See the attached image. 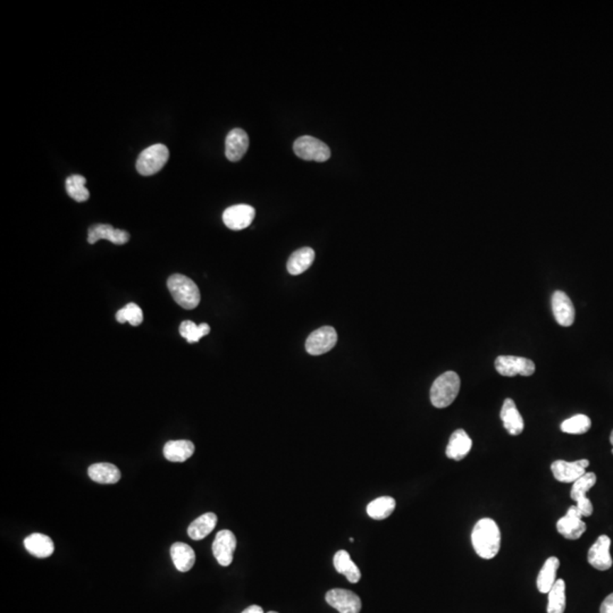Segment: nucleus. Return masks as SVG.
I'll list each match as a JSON object with an SVG mask.
<instances>
[{"label":"nucleus","mask_w":613,"mask_h":613,"mask_svg":"<svg viewBox=\"0 0 613 613\" xmlns=\"http://www.w3.org/2000/svg\"><path fill=\"white\" fill-rule=\"evenodd\" d=\"M471 543L477 556L482 559H493L501 548V531L497 522L490 518L477 521L473 533Z\"/></svg>","instance_id":"f257e3e1"},{"label":"nucleus","mask_w":613,"mask_h":613,"mask_svg":"<svg viewBox=\"0 0 613 613\" xmlns=\"http://www.w3.org/2000/svg\"><path fill=\"white\" fill-rule=\"evenodd\" d=\"M167 287L176 304L184 309H194L200 304V291L197 284L181 274H174L167 280Z\"/></svg>","instance_id":"f03ea898"},{"label":"nucleus","mask_w":613,"mask_h":613,"mask_svg":"<svg viewBox=\"0 0 613 613\" xmlns=\"http://www.w3.org/2000/svg\"><path fill=\"white\" fill-rule=\"evenodd\" d=\"M459 375L455 372H446L435 380L431 387V402L435 408L443 409L450 406L459 394Z\"/></svg>","instance_id":"7ed1b4c3"},{"label":"nucleus","mask_w":613,"mask_h":613,"mask_svg":"<svg viewBox=\"0 0 613 613\" xmlns=\"http://www.w3.org/2000/svg\"><path fill=\"white\" fill-rule=\"evenodd\" d=\"M170 158L168 148L162 143L150 145L142 151L136 160V170L142 176H151L162 170Z\"/></svg>","instance_id":"20e7f679"},{"label":"nucleus","mask_w":613,"mask_h":613,"mask_svg":"<svg viewBox=\"0 0 613 613\" xmlns=\"http://www.w3.org/2000/svg\"><path fill=\"white\" fill-rule=\"evenodd\" d=\"M293 151L299 158L308 162H324L331 157L328 145L309 136H301L295 140Z\"/></svg>","instance_id":"39448f33"},{"label":"nucleus","mask_w":613,"mask_h":613,"mask_svg":"<svg viewBox=\"0 0 613 613\" xmlns=\"http://www.w3.org/2000/svg\"><path fill=\"white\" fill-rule=\"evenodd\" d=\"M495 369L505 377H514L517 375L531 376L535 372V363L528 358L516 355H499L495 360Z\"/></svg>","instance_id":"423d86ee"},{"label":"nucleus","mask_w":613,"mask_h":613,"mask_svg":"<svg viewBox=\"0 0 613 613\" xmlns=\"http://www.w3.org/2000/svg\"><path fill=\"white\" fill-rule=\"evenodd\" d=\"M336 342H338V333L334 327H321L314 331L306 338V350L309 355H324L331 351Z\"/></svg>","instance_id":"0eeeda50"},{"label":"nucleus","mask_w":613,"mask_h":613,"mask_svg":"<svg viewBox=\"0 0 613 613\" xmlns=\"http://www.w3.org/2000/svg\"><path fill=\"white\" fill-rule=\"evenodd\" d=\"M596 484V475L594 473H586L580 478L573 482L571 487V499L577 503V508L582 517H590L593 514V504L587 499L586 494Z\"/></svg>","instance_id":"6e6552de"},{"label":"nucleus","mask_w":613,"mask_h":613,"mask_svg":"<svg viewBox=\"0 0 613 613\" xmlns=\"http://www.w3.org/2000/svg\"><path fill=\"white\" fill-rule=\"evenodd\" d=\"M582 514L577 505H571L567 514L556 522V529L560 535L567 539H578L587 529V526L582 520Z\"/></svg>","instance_id":"1a4fd4ad"},{"label":"nucleus","mask_w":613,"mask_h":613,"mask_svg":"<svg viewBox=\"0 0 613 613\" xmlns=\"http://www.w3.org/2000/svg\"><path fill=\"white\" fill-rule=\"evenodd\" d=\"M326 602L340 613H360L361 600L351 590L334 588L326 593Z\"/></svg>","instance_id":"9d476101"},{"label":"nucleus","mask_w":613,"mask_h":613,"mask_svg":"<svg viewBox=\"0 0 613 613\" xmlns=\"http://www.w3.org/2000/svg\"><path fill=\"white\" fill-rule=\"evenodd\" d=\"M590 465L587 459L577 460L568 463L565 460H556L551 465V470L554 478L558 482H575L578 478L586 474V468Z\"/></svg>","instance_id":"9b49d317"},{"label":"nucleus","mask_w":613,"mask_h":613,"mask_svg":"<svg viewBox=\"0 0 613 613\" xmlns=\"http://www.w3.org/2000/svg\"><path fill=\"white\" fill-rule=\"evenodd\" d=\"M255 215V208L249 204H236L225 209L223 221L230 230L241 231L251 225Z\"/></svg>","instance_id":"f8f14e48"},{"label":"nucleus","mask_w":613,"mask_h":613,"mask_svg":"<svg viewBox=\"0 0 613 613\" xmlns=\"http://www.w3.org/2000/svg\"><path fill=\"white\" fill-rule=\"evenodd\" d=\"M236 548V537L228 529L221 531L216 535L213 543V553L219 565L223 567L230 565L233 561V554Z\"/></svg>","instance_id":"ddd939ff"},{"label":"nucleus","mask_w":613,"mask_h":613,"mask_svg":"<svg viewBox=\"0 0 613 613\" xmlns=\"http://www.w3.org/2000/svg\"><path fill=\"white\" fill-rule=\"evenodd\" d=\"M611 539L607 535H601L588 551V563L597 570H609L612 567L610 554Z\"/></svg>","instance_id":"4468645a"},{"label":"nucleus","mask_w":613,"mask_h":613,"mask_svg":"<svg viewBox=\"0 0 613 613\" xmlns=\"http://www.w3.org/2000/svg\"><path fill=\"white\" fill-rule=\"evenodd\" d=\"M552 311L560 326L569 327L575 321V306L563 291H556L551 299Z\"/></svg>","instance_id":"2eb2a0df"},{"label":"nucleus","mask_w":613,"mask_h":613,"mask_svg":"<svg viewBox=\"0 0 613 613\" xmlns=\"http://www.w3.org/2000/svg\"><path fill=\"white\" fill-rule=\"evenodd\" d=\"M108 240L111 243L123 245L128 243L130 234L126 231L114 228L109 224H96L89 228L88 242L90 244L96 243L99 240Z\"/></svg>","instance_id":"dca6fc26"},{"label":"nucleus","mask_w":613,"mask_h":613,"mask_svg":"<svg viewBox=\"0 0 613 613\" xmlns=\"http://www.w3.org/2000/svg\"><path fill=\"white\" fill-rule=\"evenodd\" d=\"M249 148V136L242 128H234L227 134L225 155L230 162H238Z\"/></svg>","instance_id":"f3484780"},{"label":"nucleus","mask_w":613,"mask_h":613,"mask_svg":"<svg viewBox=\"0 0 613 613\" xmlns=\"http://www.w3.org/2000/svg\"><path fill=\"white\" fill-rule=\"evenodd\" d=\"M499 417H501L503 426L509 434L512 435V436L521 434L524 427H525V423H524L521 414H520L519 410L517 409L516 403L512 399H505L501 412H499Z\"/></svg>","instance_id":"a211bd4d"},{"label":"nucleus","mask_w":613,"mask_h":613,"mask_svg":"<svg viewBox=\"0 0 613 613\" xmlns=\"http://www.w3.org/2000/svg\"><path fill=\"white\" fill-rule=\"evenodd\" d=\"M473 448V441L463 429H457L452 433L448 446H446V457L448 459L460 461L467 457Z\"/></svg>","instance_id":"6ab92c4d"},{"label":"nucleus","mask_w":613,"mask_h":613,"mask_svg":"<svg viewBox=\"0 0 613 613\" xmlns=\"http://www.w3.org/2000/svg\"><path fill=\"white\" fill-rule=\"evenodd\" d=\"M170 556L174 565L181 573H187L192 569L196 562V553L190 545L185 543H174L170 548Z\"/></svg>","instance_id":"aec40b11"},{"label":"nucleus","mask_w":613,"mask_h":613,"mask_svg":"<svg viewBox=\"0 0 613 613\" xmlns=\"http://www.w3.org/2000/svg\"><path fill=\"white\" fill-rule=\"evenodd\" d=\"M26 550L37 558H48L54 553L55 545L53 539L45 534L34 533L24 539Z\"/></svg>","instance_id":"412c9836"},{"label":"nucleus","mask_w":613,"mask_h":613,"mask_svg":"<svg viewBox=\"0 0 613 613\" xmlns=\"http://www.w3.org/2000/svg\"><path fill=\"white\" fill-rule=\"evenodd\" d=\"M194 453V444L191 441H170L164 446V455L170 463H184Z\"/></svg>","instance_id":"4be33fe9"},{"label":"nucleus","mask_w":613,"mask_h":613,"mask_svg":"<svg viewBox=\"0 0 613 613\" xmlns=\"http://www.w3.org/2000/svg\"><path fill=\"white\" fill-rule=\"evenodd\" d=\"M88 474L91 480L99 484H116L121 480V471L113 463H99L91 465Z\"/></svg>","instance_id":"5701e85b"},{"label":"nucleus","mask_w":613,"mask_h":613,"mask_svg":"<svg viewBox=\"0 0 613 613\" xmlns=\"http://www.w3.org/2000/svg\"><path fill=\"white\" fill-rule=\"evenodd\" d=\"M315 251L311 248H301L291 255L287 260V272L291 275H300L306 272L315 260Z\"/></svg>","instance_id":"b1692460"},{"label":"nucleus","mask_w":613,"mask_h":613,"mask_svg":"<svg viewBox=\"0 0 613 613\" xmlns=\"http://www.w3.org/2000/svg\"><path fill=\"white\" fill-rule=\"evenodd\" d=\"M559 567L560 561L556 556H551L545 561L537 576V590L541 593H548L551 588L553 587L554 582H556V571Z\"/></svg>","instance_id":"393cba45"},{"label":"nucleus","mask_w":613,"mask_h":613,"mask_svg":"<svg viewBox=\"0 0 613 613\" xmlns=\"http://www.w3.org/2000/svg\"><path fill=\"white\" fill-rule=\"evenodd\" d=\"M334 567L338 573H342L352 584L359 582L361 578L360 569L352 561L346 551L341 550L334 556Z\"/></svg>","instance_id":"a878e982"},{"label":"nucleus","mask_w":613,"mask_h":613,"mask_svg":"<svg viewBox=\"0 0 613 613\" xmlns=\"http://www.w3.org/2000/svg\"><path fill=\"white\" fill-rule=\"evenodd\" d=\"M216 524H217V516L213 512H208L191 522L187 528V534L194 541H200L207 537L215 529Z\"/></svg>","instance_id":"bb28decb"},{"label":"nucleus","mask_w":613,"mask_h":613,"mask_svg":"<svg viewBox=\"0 0 613 613\" xmlns=\"http://www.w3.org/2000/svg\"><path fill=\"white\" fill-rule=\"evenodd\" d=\"M395 499L391 497H380L367 505V514L375 520H383L389 518L394 511Z\"/></svg>","instance_id":"cd10ccee"},{"label":"nucleus","mask_w":613,"mask_h":613,"mask_svg":"<svg viewBox=\"0 0 613 613\" xmlns=\"http://www.w3.org/2000/svg\"><path fill=\"white\" fill-rule=\"evenodd\" d=\"M565 582L558 579L548 592V613H565Z\"/></svg>","instance_id":"c85d7f7f"},{"label":"nucleus","mask_w":613,"mask_h":613,"mask_svg":"<svg viewBox=\"0 0 613 613\" xmlns=\"http://www.w3.org/2000/svg\"><path fill=\"white\" fill-rule=\"evenodd\" d=\"M210 327L208 324L202 323L200 325H196L191 321H182L180 325V334L182 338H184L189 343H197L201 340L204 336L209 334Z\"/></svg>","instance_id":"c756f323"},{"label":"nucleus","mask_w":613,"mask_h":613,"mask_svg":"<svg viewBox=\"0 0 613 613\" xmlns=\"http://www.w3.org/2000/svg\"><path fill=\"white\" fill-rule=\"evenodd\" d=\"M87 180L82 175H72L66 180V191L68 196L77 202H84L90 197L88 189L85 187Z\"/></svg>","instance_id":"7c9ffc66"},{"label":"nucleus","mask_w":613,"mask_h":613,"mask_svg":"<svg viewBox=\"0 0 613 613\" xmlns=\"http://www.w3.org/2000/svg\"><path fill=\"white\" fill-rule=\"evenodd\" d=\"M590 426L592 421L590 417L586 414H576L561 424V431L567 434H585L590 431Z\"/></svg>","instance_id":"2f4dec72"},{"label":"nucleus","mask_w":613,"mask_h":613,"mask_svg":"<svg viewBox=\"0 0 613 613\" xmlns=\"http://www.w3.org/2000/svg\"><path fill=\"white\" fill-rule=\"evenodd\" d=\"M116 321L121 324L130 323L132 326H139L143 321V312L138 304L131 302L116 312Z\"/></svg>","instance_id":"473e14b6"},{"label":"nucleus","mask_w":613,"mask_h":613,"mask_svg":"<svg viewBox=\"0 0 613 613\" xmlns=\"http://www.w3.org/2000/svg\"><path fill=\"white\" fill-rule=\"evenodd\" d=\"M600 613H613V593L607 595L604 601L602 602Z\"/></svg>","instance_id":"72a5a7b5"},{"label":"nucleus","mask_w":613,"mask_h":613,"mask_svg":"<svg viewBox=\"0 0 613 613\" xmlns=\"http://www.w3.org/2000/svg\"><path fill=\"white\" fill-rule=\"evenodd\" d=\"M242 613H264V610L259 605H251V607H247Z\"/></svg>","instance_id":"f704fd0d"},{"label":"nucleus","mask_w":613,"mask_h":613,"mask_svg":"<svg viewBox=\"0 0 613 613\" xmlns=\"http://www.w3.org/2000/svg\"><path fill=\"white\" fill-rule=\"evenodd\" d=\"M610 442H611V444H612V446H613V431H611V435H610ZM612 453H613V448H612Z\"/></svg>","instance_id":"c9c22d12"},{"label":"nucleus","mask_w":613,"mask_h":613,"mask_svg":"<svg viewBox=\"0 0 613 613\" xmlns=\"http://www.w3.org/2000/svg\"><path fill=\"white\" fill-rule=\"evenodd\" d=\"M268 613H277V612H275V611H270V612H268Z\"/></svg>","instance_id":"e433bc0d"}]
</instances>
